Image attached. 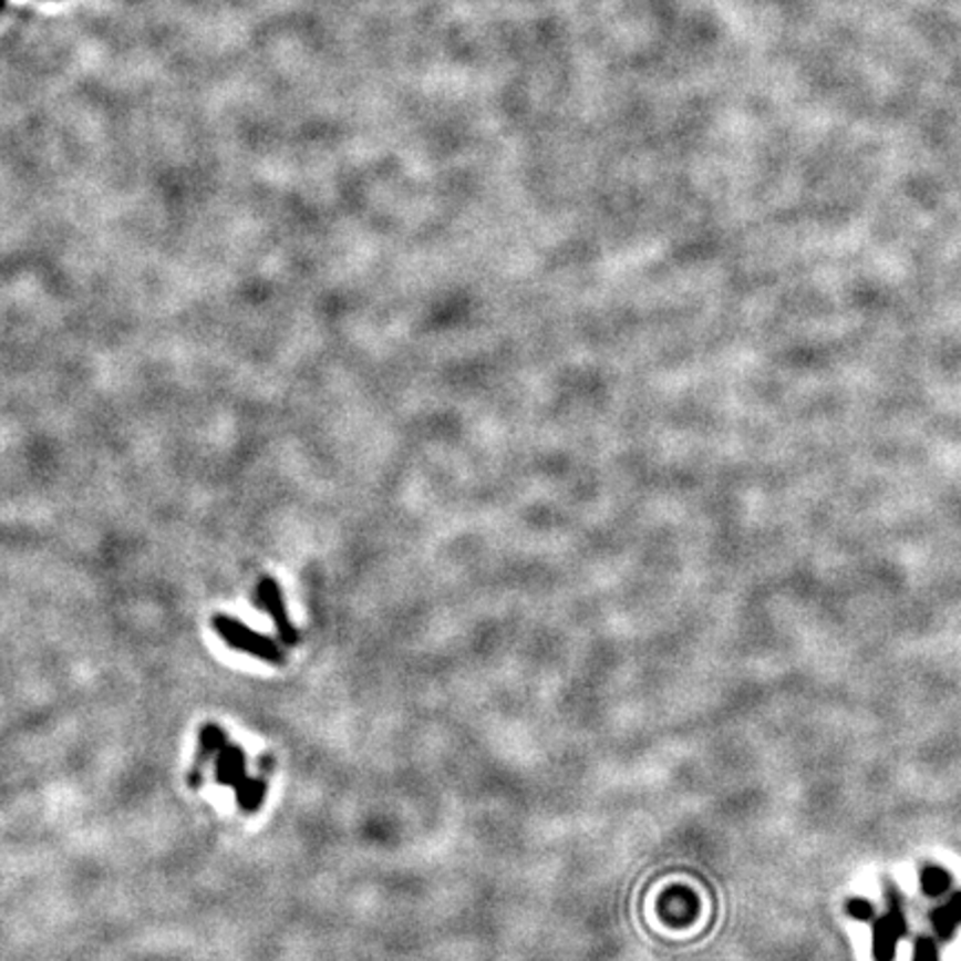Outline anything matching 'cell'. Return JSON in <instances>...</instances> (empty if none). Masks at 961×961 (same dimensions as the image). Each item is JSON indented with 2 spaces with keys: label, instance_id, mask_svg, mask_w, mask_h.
<instances>
[{
  "label": "cell",
  "instance_id": "cell-9",
  "mask_svg": "<svg viewBox=\"0 0 961 961\" xmlns=\"http://www.w3.org/2000/svg\"><path fill=\"white\" fill-rule=\"evenodd\" d=\"M914 961H939V948L930 937H917Z\"/></svg>",
  "mask_w": 961,
  "mask_h": 961
},
{
  "label": "cell",
  "instance_id": "cell-10",
  "mask_svg": "<svg viewBox=\"0 0 961 961\" xmlns=\"http://www.w3.org/2000/svg\"><path fill=\"white\" fill-rule=\"evenodd\" d=\"M846 912L859 921H872L875 919V908L866 899H850L846 906Z\"/></svg>",
  "mask_w": 961,
  "mask_h": 961
},
{
  "label": "cell",
  "instance_id": "cell-6",
  "mask_svg": "<svg viewBox=\"0 0 961 961\" xmlns=\"http://www.w3.org/2000/svg\"><path fill=\"white\" fill-rule=\"evenodd\" d=\"M930 921H932V928L941 941L950 939L954 934V930L961 926V890L950 895V899L946 903L937 906L930 912Z\"/></svg>",
  "mask_w": 961,
  "mask_h": 961
},
{
  "label": "cell",
  "instance_id": "cell-3",
  "mask_svg": "<svg viewBox=\"0 0 961 961\" xmlns=\"http://www.w3.org/2000/svg\"><path fill=\"white\" fill-rule=\"evenodd\" d=\"M257 601H259V608L266 610L272 617V621H275V626L279 630L281 641L286 645H297L299 643V632H297V628L290 621L281 586L275 579H270V577L261 579V583L257 588Z\"/></svg>",
  "mask_w": 961,
  "mask_h": 961
},
{
  "label": "cell",
  "instance_id": "cell-11",
  "mask_svg": "<svg viewBox=\"0 0 961 961\" xmlns=\"http://www.w3.org/2000/svg\"><path fill=\"white\" fill-rule=\"evenodd\" d=\"M3 8H6V0H0V10H3Z\"/></svg>",
  "mask_w": 961,
  "mask_h": 961
},
{
  "label": "cell",
  "instance_id": "cell-8",
  "mask_svg": "<svg viewBox=\"0 0 961 961\" xmlns=\"http://www.w3.org/2000/svg\"><path fill=\"white\" fill-rule=\"evenodd\" d=\"M919 884H921V892L926 897H943L950 890L952 879H950V875L943 868H939V866H926L921 870Z\"/></svg>",
  "mask_w": 961,
  "mask_h": 961
},
{
  "label": "cell",
  "instance_id": "cell-7",
  "mask_svg": "<svg viewBox=\"0 0 961 961\" xmlns=\"http://www.w3.org/2000/svg\"><path fill=\"white\" fill-rule=\"evenodd\" d=\"M268 795V782L264 777H248L236 788V802L244 813H257Z\"/></svg>",
  "mask_w": 961,
  "mask_h": 961
},
{
  "label": "cell",
  "instance_id": "cell-5",
  "mask_svg": "<svg viewBox=\"0 0 961 961\" xmlns=\"http://www.w3.org/2000/svg\"><path fill=\"white\" fill-rule=\"evenodd\" d=\"M214 777L225 788H238L248 779V762L246 753L236 744H225L214 760Z\"/></svg>",
  "mask_w": 961,
  "mask_h": 961
},
{
  "label": "cell",
  "instance_id": "cell-2",
  "mask_svg": "<svg viewBox=\"0 0 961 961\" xmlns=\"http://www.w3.org/2000/svg\"><path fill=\"white\" fill-rule=\"evenodd\" d=\"M888 910L884 917L872 919V957L875 961H895L897 943L908 934V921L903 912V901L895 884L886 888Z\"/></svg>",
  "mask_w": 961,
  "mask_h": 961
},
{
  "label": "cell",
  "instance_id": "cell-1",
  "mask_svg": "<svg viewBox=\"0 0 961 961\" xmlns=\"http://www.w3.org/2000/svg\"><path fill=\"white\" fill-rule=\"evenodd\" d=\"M211 628L218 632V637L229 648H234L238 652L252 654V657L268 661L272 665L286 663L283 648L275 639L248 628L244 621H238V619L227 617V614H216V617H211Z\"/></svg>",
  "mask_w": 961,
  "mask_h": 961
},
{
  "label": "cell",
  "instance_id": "cell-4",
  "mask_svg": "<svg viewBox=\"0 0 961 961\" xmlns=\"http://www.w3.org/2000/svg\"><path fill=\"white\" fill-rule=\"evenodd\" d=\"M225 744H227V735H225V731H223L220 726H216V724H205V726L200 728L196 757H194L192 771H189V775H187V784H189V788H200V782H203V768L216 760V755L220 753V748H223Z\"/></svg>",
  "mask_w": 961,
  "mask_h": 961
}]
</instances>
